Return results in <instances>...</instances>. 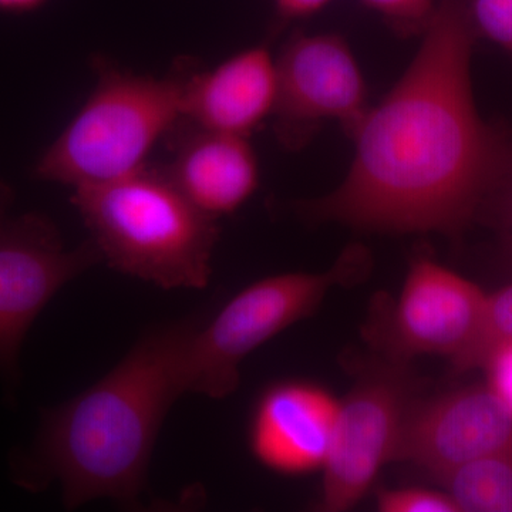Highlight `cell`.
<instances>
[{
    "instance_id": "obj_5",
    "label": "cell",
    "mask_w": 512,
    "mask_h": 512,
    "mask_svg": "<svg viewBox=\"0 0 512 512\" xmlns=\"http://www.w3.org/2000/svg\"><path fill=\"white\" fill-rule=\"evenodd\" d=\"M367 259L363 249L350 248L328 271L269 276L242 289L208 325L192 332L185 352L187 392L211 399L234 393L247 356L312 315L330 289L363 279Z\"/></svg>"
},
{
    "instance_id": "obj_21",
    "label": "cell",
    "mask_w": 512,
    "mask_h": 512,
    "mask_svg": "<svg viewBox=\"0 0 512 512\" xmlns=\"http://www.w3.org/2000/svg\"><path fill=\"white\" fill-rule=\"evenodd\" d=\"M49 0H0V12L9 15H23L36 12L46 5Z\"/></svg>"
},
{
    "instance_id": "obj_2",
    "label": "cell",
    "mask_w": 512,
    "mask_h": 512,
    "mask_svg": "<svg viewBox=\"0 0 512 512\" xmlns=\"http://www.w3.org/2000/svg\"><path fill=\"white\" fill-rule=\"evenodd\" d=\"M197 326L191 316L148 330L99 382L46 412L16 481L32 491L56 481L69 510L99 498L136 505L165 417L188 393L185 352Z\"/></svg>"
},
{
    "instance_id": "obj_13",
    "label": "cell",
    "mask_w": 512,
    "mask_h": 512,
    "mask_svg": "<svg viewBox=\"0 0 512 512\" xmlns=\"http://www.w3.org/2000/svg\"><path fill=\"white\" fill-rule=\"evenodd\" d=\"M276 57L254 46L215 66L192 73L184 94L183 123L202 130L251 137L272 119Z\"/></svg>"
},
{
    "instance_id": "obj_18",
    "label": "cell",
    "mask_w": 512,
    "mask_h": 512,
    "mask_svg": "<svg viewBox=\"0 0 512 512\" xmlns=\"http://www.w3.org/2000/svg\"><path fill=\"white\" fill-rule=\"evenodd\" d=\"M363 3L397 28L416 30L426 28L436 12V0H362Z\"/></svg>"
},
{
    "instance_id": "obj_16",
    "label": "cell",
    "mask_w": 512,
    "mask_h": 512,
    "mask_svg": "<svg viewBox=\"0 0 512 512\" xmlns=\"http://www.w3.org/2000/svg\"><path fill=\"white\" fill-rule=\"evenodd\" d=\"M377 510L382 512H458L447 493L427 488H396L377 493Z\"/></svg>"
},
{
    "instance_id": "obj_3",
    "label": "cell",
    "mask_w": 512,
    "mask_h": 512,
    "mask_svg": "<svg viewBox=\"0 0 512 512\" xmlns=\"http://www.w3.org/2000/svg\"><path fill=\"white\" fill-rule=\"evenodd\" d=\"M72 204L110 268L163 289L210 284L220 224L185 197L163 165L74 188Z\"/></svg>"
},
{
    "instance_id": "obj_10",
    "label": "cell",
    "mask_w": 512,
    "mask_h": 512,
    "mask_svg": "<svg viewBox=\"0 0 512 512\" xmlns=\"http://www.w3.org/2000/svg\"><path fill=\"white\" fill-rule=\"evenodd\" d=\"M512 448V414L493 390L464 387L413 403L396 460L437 478L468 461Z\"/></svg>"
},
{
    "instance_id": "obj_6",
    "label": "cell",
    "mask_w": 512,
    "mask_h": 512,
    "mask_svg": "<svg viewBox=\"0 0 512 512\" xmlns=\"http://www.w3.org/2000/svg\"><path fill=\"white\" fill-rule=\"evenodd\" d=\"M413 393L407 362L386 357L363 369L339 403L322 468L320 510L342 512L355 507L372 488L380 468L396 460Z\"/></svg>"
},
{
    "instance_id": "obj_4",
    "label": "cell",
    "mask_w": 512,
    "mask_h": 512,
    "mask_svg": "<svg viewBox=\"0 0 512 512\" xmlns=\"http://www.w3.org/2000/svg\"><path fill=\"white\" fill-rule=\"evenodd\" d=\"M92 67V92L37 158L39 180L73 190L119 180L150 164L158 143L183 123L194 60H178L163 76L133 72L101 55Z\"/></svg>"
},
{
    "instance_id": "obj_15",
    "label": "cell",
    "mask_w": 512,
    "mask_h": 512,
    "mask_svg": "<svg viewBox=\"0 0 512 512\" xmlns=\"http://www.w3.org/2000/svg\"><path fill=\"white\" fill-rule=\"evenodd\" d=\"M512 342V282L500 291L487 295L480 329L466 355L454 365L457 370L480 367L495 346Z\"/></svg>"
},
{
    "instance_id": "obj_7",
    "label": "cell",
    "mask_w": 512,
    "mask_h": 512,
    "mask_svg": "<svg viewBox=\"0 0 512 512\" xmlns=\"http://www.w3.org/2000/svg\"><path fill=\"white\" fill-rule=\"evenodd\" d=\"M103 262L92 239L66 248L42 214L0 218V373L15 384L23 339L64 285Z\"/></svg>"
},
{
    "instance_id": "obj_11",
    "label": "cell",
    "mask_w": 512,
    "mask_h": 512,
    "mask_svg": "<svg viewBox=\"0 0 512 512\" xmlns=\"http://www.w3.org/2000/svg\"><path fill=\"white\" fill-rule=\"evenodd\" d=\"M339 403L315 383L285 380L259 397L249 447L262 466L284 476L323 468L328 458Z\"/></svg>"
},
{
    "instance_id": "obj_20",
    "label": "cell",
    "mask_w": 512,
    "mask_h": 512,
    "mask_svg": "<svg viewBox=\"0 0 512 512\" xmlns=\"http://www.w3.org/2000/svg\"><path fill=\"white\" fill-rule=\"evenodd\" d=\"M332 0H274L276 15L282 20L308 18Z\"/></svg>"
},
{
    "instance_id": "obj_9",
    "label": "cell",
    "mask_w": 512,
    "mask_h": 512,
    "mask_svg": "<svg viewBox=\"0 0 512 512\" xmlns=\"http://www.w3.org/2000/svg\"><path fill=\"white\" fill-rule=\"evenodd\" d=\"M487 293L427 256L414 259L399 301L373 330L386 357H450L454 365L476 339Z\"/></svg>"
},
{
    "instance_id": "obj_12",
    "label": "cell",
    "mask_w": 512,
    "mask_h": 512,
    "mask_svg": "<svg viewBox=\"0 0 512 512\" xmlns=\"http://www.w3.org/2000/svg\"><path fill=\"white\" fill-rule=\"evenodd\" d=\"M165 173L202 212L220 220L238 211L259 185V163L249 137L181 123L171 136Z\"/></svg>"
},
{
    "instance_id": "obj_22",
    "label": "cell",
    "mask_w": 512,
    "mask_h": 512,
    "mask_svg": "<svg viewBox=\"0 0 512 512\" xmlns=\"http://www.w3.org/2000/svg\"><path fill=\"white\" fill-rule=\"evenodd\" d=\"M504 222L505 227H507L508 234H510L512 238V175L510 183H508L507 192H505Z\"/></svg>"
},
{
    "instance_id": "obj_14",
    "label": "cell",
    "mask_w": 512,
    "mask_h": 512,
    "mask_svg": "<svg viewBox=\"0 0 512 512\" xmlns=\"http://www.w3.org/2000/svg\"><path fill=\"white\" fill-rule=\"evenodd\" d=\"M439 481L458 512H512V448L468 461Z\"/></svg>"
},
{
    "instance_id": "obj_8",
    "label": "cell",
    "mask_w": 512,
    "mask_h": 512,
    "mask_svg": "<svg viewBox=\"0 0 512 512\" xmlns=\"http://www.w3.org/2000/svg\"><path fill=\"white\" fill-rule=\"evenodd\" d=\"M369 109L365 77L342 37L295 36L276 56L272 119L285 146H301L326 121L353 136Z\"/></svg>"
},
{
    "instance_id": "obj_19",
    "label": "cell",
    "mask_w": 512,
    "mask_h": 512,
    "mask_svg": "<svg viewBox=\"0 0 512 512\" xmlns=\"http://www.w3.org/2000/svg\"><path fill=\"white\" fill-rule=\"evenodd\" d=\"M487 386L512 414V342L495 346L481 363Z\"/></svg>"
},
{
    "instance_id": "obj_17",
    "label": "cell",
    "mask_w": 512,
    "mask_h": 512,
    "mask_svg": "<svg viewBox=\"0 0 512 512\" xmlns=\"http://www.w3.org/2000/svg\"><path fill=\"white\" fill-rule=\"evenodd\" d=\"M470 16L488 39L512 52V0H473Z\"/></svg>"
},
{
    "instance_id": "obj_23",
    "label": "cell",
    "mask_w": 512,
    "mask_h": 512,
    "mask_svg": "<svg viewBox=\"0 0 512 512\" xmlns=\"http://www.w3.org/2000/svg\"><path fill=\"white\" fill-rule=\"evenodd\" d=\"M12 200V190H10L8 185L0 183V218L5 217L10 204H12Z\"/></svg>"
},
{
    "instance_id": "obj_1",
    "label": "cell",
    "mask_w": 512,
    "mask_h": 512,
    "mask_svg": "<svg viewBox=\"0 0 512 512\" xmlns=\"http://www.w3.org/2000/svg\"><path fill=\"white\" fill-rule=\"evenodd\" d=\"M471 16L441 0L409 69L353 133L342 184L313 214L372 231L456 232L493 181L497 151L471 87Z\"/></svg>"
}]
</instances>
